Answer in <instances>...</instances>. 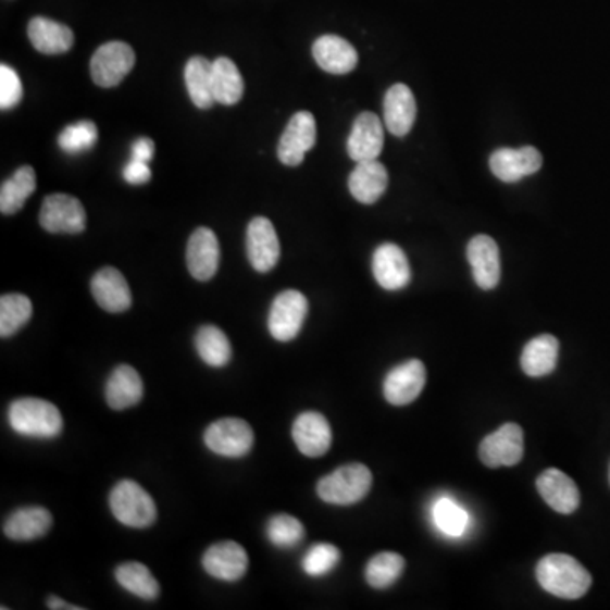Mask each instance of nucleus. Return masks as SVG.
<instances>
[{
	"instance_id": "37",
	"label": "nucleus",
	"mask_w": 610,
	"mask_h": 610,
	"mask_svg": "<svg viewBox=\"0 0 610 610\" xmlns=\"http://www.w3.org/2000/svg\"><path fill=\"white\" fill-rule=\"evenodd\" d=\"M99 139V130L92 121H78V123L70 124L60 133L58 138V147L62 148L65 153L78 154L89 151Z\"/></svg>"
},
{
	"instance_id": "30",
	"label": "nucleus",
	"mask_w": 610,
	"mask_h": 610,
	"mask_svg": "<svg viewBox=\"0 0 610 610\" xmlns=\"http://www.w3.org/2000/svg\"><path fill=\"white\" fill-rule=\"evenodd\" d=\"M185 85L188 96L199 109H211L214 104L212 90V63L208 58L192 57L185 65Z\"/></svg>"
},
{
	"instance_id": "27",
	"label": "nucleus",
	"mask_w": 610,
	"mask_h": 610,
	"mask_svg": "<svg viewBox=\"0 0 610 610\" xmlns=\"http://www.w3.org/2000/svg\"><path fill=\"white\" fill-rule=\"evenodd\" d=\"M145 388L139 373L133 366L120 365L105 384V400L114 411H126L142 399Z\"/></svg>"
},
{
	"instance_id": "31",
	"label": "nucleus",
	"mask_w": 610,
	"mask_h": 610,
	"mask_svg": "<svg viewBox=\"0 0 610 610\" xmlns=\"http://www.w3.org/2000/svg\"><path fill=\"white\" fill-rule=\"evenodd\" d=\"M115 580L124 590L136 595L139 599L151 602V600H157L160 595V584L153 573L138 561H126V563L120 564L115 569Z\"/></svg>"
},
{
	"instance_id": "32",
	"label": "nucleus",
	"mask_w": 610,
	"mask_h": 610,
	"mask_svg": "<svg viewBox=\"0 0 610 610\" xmlns=\"http://www.w3.org/2000/svg\"><path fill=\"white\" fill-rule=\"evenodd\" d=\"M35 190V170L29 165L21 166L0 188V212L5 215L16 214Z\"/></svg>"
},
{
	"instance_id": "11",
	"label": "nucleus",
	"mask_w": 610,
	"mask_h": 610,
	"mask_svg": "<svg viewBox=\"0 0 610 610\" xmlns=\"http://www.w3.org/2000/svg\"><path fill=\"white\" fill-rule=\"evenodd\" d=\"M246 250H248V260L257 272L269 273L277 266L281 260V239L272 221L266 217H254L248 224Z\"/></svg>"
},
{
	"instance_id": "26",
	"label": "nucleus",
	"mask_w": 610,
	"mask_h": 610,
	"mask_svg": "<svg viewBox=\"0 0 610 610\" xmlns=\"http://www.w3.org/2000/svg\"><path fill=\"white\" fill-rule=\"evenodd\" d=\"M27 36L33 47L45 54L66 53L74 47V32L65 24L48 20V17H35L27 26Z\"/></svg>"
},
{
	"instance_id": "25",
	"label": "nucleus",
	"mask_w": 610,
	"mask_h": 610,
	"mask_svg": "<svg viewBox=\"0 0 610 610\" xmlns=\"http://www.w3.org/2000/svg\"><path fill=\"white\" fill-rule=\"evenodd\" d=\"M351 196L358 202L375 203L376 200L384 196L388 187V172L378 160H369V162H360L351 172L350 180H348Z\"/></svg>"
},
{
	"instance_id": "16",
	"label": "nucleus",
	"mask_w": 610,
	"mask_h": 610,
	"mask_svg": "<svg viewBox=\"0 0 610 610\" xmlns=\"http://www.w3.org/2000/svg\"><path fill=\"white\" fill-rule=\"evenodd\" d=\"M373 275L382 288L396 292L402 290L411 282V265L402 248L394 242L378 246L372 260Z\"/></svg>"
},
{
	"instance_id": "39",
	"label": "nucleus",
	"mask_w": 610,
	"mask_h": 610,
	"mask_svg": "<svg viewBox=\"0 0 610 610\" xmlns=\"http://www.w3.org/2000/svg\"><path fill=\"white\" fill-rule=\"evenodd\" d=\"M341 560V553L336 546L327 545V543H319L309 549L302 560V570L312 578L327 575L338 567Z\"/></svg>"
},
{
	"instance_id": "43",
	"label": "nucleus",
	"mask_w": 610,
	"mask_h": 610,
	"mask_svg": "<svg viewBox=\"0 0 610 610\" xmlns=\"http://www.w3.org/2000/svg\"><path fill=\"white\" fill-rule=\"evenodd\" d=\"M48 609L51 610H80L82 607L72 606V603L65 602V600L58 599V597H50L47 600Z\"/></svg>"
},
{
	"instance_id": "20",
	"label": "nucleus",
	"mask_w": 610,
	"mask_h": 610,
	"mask_svg": "<svg viewBox=\"0 0 610 610\" xmlns=\"http://www.w3.org/2000/svg\"><path fill=\"white\" fill-rule=\"evenodd\" d=\"M94 299L100 309L111 314L126 312L133 303L130 288L120 270L105 266L94 275L90 282Z\"/></svg>"
},
{
	"instance_id": "23",
	"label": "nucleus",
	"mask_w": 610,
	"mask_h": 610,
	"mask_svg": "<svg viewBox=\"0 0 610 610\" xmlns=\"http://www.w3.org/2000/svg\"><path fill=\"white\" fill-rule=\"evenodd\" d=\"M312 54L315 63L327 74H350L358 65V51L350 41L339 36L326 35L315 39Z\"/></svg>"
},
{
	"instance_id": "19",
	"label": "nucleus",
	"mask_w": 610,
	"mask_h": 610,
	"mask_svg": "<svg viewBox=\"0 0 610 610\" xmlns=\"http://www.w3.org/2000/svg\"><path fill=\"white\" fill-rule=\"evenodd\" d=\"M292 438L300 453L309 458H319L329 451L333 431L323 414L302 412L294 421Z\"/></svg>"
},
{
	"instance_id": "41",
	"label": "nucleus",
	"mask_w": 610,
	"mask_h": 610,
	"mask_svg": "<svg viewBox=\"0 0 610 610\" xmlns=\"http://www.w3.org/2000/svg\"><path fill=\"white\" fill-rule=\"evenodd\" d=\"M124 180L130 185H142L148 184L151 180V170L147 162H139V160H133L124 166Z\"/></svg>"
},
{
	"instance_id": "22",
	"label": "nucleus",
	"mask_w": 610,
	"mask_h": 610,
	"mask_svg": "<svg viewBox=\"0 0 610 610\" xmlns=\"http://www.w3.org/2000/svg\"><path fill=\"white\" fill-rule=\"evenodd\" d=\"M418 104L412 90L406 84L391 85L385 94L384 120L391 135L402 138L414 126Z\"/></svg>"
},
{
	"instance_id": "42",
	"label": "nucleus",
	"mask_w": 610,
	"mask_h": 610,
	"mask_svg": "<svg viewBox=\"0 0 610 610\" xmlns=\"http://www.w3.org/2000/svg\"><path fill=\"white\" fill-rule=\"evenodd\" d=\"M154 154V142L150 138H139L130 147V158L139 162H150Z\"/></svg>"
},
{
	"instance_id": "40",
	"label": "nucleus",
	"mask_w": 610,
	"mask_h": 610,
	"mask_svg": "<svg viewBox=\"0 0 610 610\" xmlns=\"http://www.w3.org/2000/svg\"><path fill=\"white\" fill-rule=\"evenodd\" d=\"M23 99V84L14 69L2 63L0 65V109L9 111L16 108Z\"/></svg>"
},
{
	"instance_id": "9",
	"label": "nucleus",
	"mask_w": 610,
	"mask_h": 610,
	"mask_svg": "<svg viewBox=\"0 0 610 610\" xmlns=\"http://www.w3.org/2000/svg\"><path fill=\"white\" fill-rule=\"evenodd\" d=\"M482 463L488 469L515 466L524 457V433L515 423L503 424L481 443Z\"/></svg>"
},
{
	"instance_id": "3",
	"label": "nucleus",
	"mask_w": 610,
	"mask_h": 610,
	"mask_svg": "<svg viewBox=\"0 0 610 610\" xmlns=\"http://www.w3.org/2000/svg\"><path fill=\"white\" fill-rule=\"evenodd\" d=\"M372 484L369 466L361 463L345 464L319 481L318 496L333 506H353L369 496Z\"/></svg>"
},
{
	"instance_id": "29",
	"label": "nucleus",
	"mask_w": 610,
	"mask_h": 610,
	"mask_svg": "<svg viewBox=\"0 0 610 610\" xmlns=\"http://www.w3.org/2000/svg\"><path fill=\"white\" fill-rule=\"evenodd\" d=\"M212 90L215 102L220 104L235 105L241 100L245 82L238 66L229 58L221 57L212 62Z\"/></svg>"
},
{
	"instance_id": "34",
	"label": "nucleus",
	"mask_w": 610,
	"mask_h": 610,
	"mask_svg": "<svg viewBox=\"0 0 610 610\" xmlns=\"http://www.w3.org/2000/svg\"><path fill=\"white\" fill-rule=\"evenodd\" d=\"M33 315V303L23 294H4L0 297V336L11 338L20 333Z\"/></svg>"
},
{
	"instance_id": "8",
	"label": "nucleus",
	"mask_w": 610,
	"mask_h": 610,
	"mask_svg": "<svg viewBox=\"0 0 610 610\" xmlns=\"http://www.w3.org/2000/svg\"><path fill=\"white\" fill-rule=\"evenodd\" d=\"M136 63L135 50L123 41H109L97 48L90 62V75L99 87H117Z\"/></svg>"
},
{
	"instance_id": "18",
	"label": "nucleus",
	"mask_w": 610,
	"mask_h": 610,
	"mask_svg": "<svg viewBox=\"0 0 610 610\" xmlns=\"http://www.w3.org/2000/svg\"><path fill=\"white\" fill-rule=\"evenodd\" d=\"M475 284L482 290H494L500 282V251L496 239L487 235L472 238L466 248Z\"/></svg>"
},
{
	"instance_id": "14",
	"label": "nucleus",
	"mask_w": 610,
	"mask_h": 610,
	"mask_svg": "<svg viewBox=\"0 0 610 610\" xmlns=\"http://www.w3.org/2000/svg\"><path fill=\"white\" fill-rule=\"evenodd\" d=\"M221 248L217 236L209 227L194 231L187 245V269L196 281L214 278L220 269Z\"/></svg>"
},
{
	"instance_id": "12",
	"label": "nucleus",
	"mask_w": 610,
	"mask_h": 610,
	"mask_svg": "<svg viewBox=\"0 0 610 610\" xmlns=\"http://www.w3.org/2000/svg\"><path fill=\"white\" fill-rule=\"evenodd\" d=\"M426 385V366L421 360H409L391 369L385 376L384 396L391 406L414 402Z\"/></svg>"
},
{
	"instance_id": "33",
	"label": "nucleus",
	"mask_w": 610,
	"mask_h": 610,
	"mask_svg": "<svg viewBox=\"0 0 610 610\" xmlns=\"http://www.w3.org/2000/svg\"><path fill=\"white\" fill-rule=\"evenodd\" d=\"M196 350L200 360L212 369L226 366L229 363L231 354H233L226 334L220 327L211 326V324L197 331Z\"/></svg>"
},
{
	"instance_id": "1",
	"label": "nucleus",
	"mask_w": 610,
	"mask_h": 610,
	"mask_svg": "<svg viewBox=\"0 0 610 610\" xmlns=\"http://www.w3.org/2000/svg\"><path fill=\"white\" fill-rule=\"evenodd\" d=\"M537 582L548 594L560 599H582L592 587V575L570 555L553 553L536 567Z\"/></svg>"
},
{
	"instance_id": "13",
	"label": "nucleus",
	"mask_w": 610,
	"mask_h": 610,
	"mask_svg": "<svg viewBox=\"0 0 610 610\" xmlns=\"http://www.w3.org/2000/svg\"><path fill=\"white\" fill-rule=\"evenodd\" d=\"M543 157L534 147L500 148L490 157V170L499 180L515 184L524 177L539 172Z\"/></svg>"
},
{
	"instance_id": "7",
	"label": "nucleus",
	"mask_w": 610,
	"mask_h": 610,
	"mask_svg": "<svg viewBox=\"0 0 610 610\" xmlns=\"http://www.w3.org/2000/svg\"><path fill=\"white\" fill-rule=\"evenodd\" d=\"M309 302L299 290H284L273 300L269 314V331L273 338L288 343L299 336L306 318Z\"/></svg>"
},
{
	"instance_id": "35",
	"label": "nucleus",
	"mask_w": 610,
	"mask_h": 610,
	"mask_svg": "<svg viewBox=\"0 0 610 610\" xmlns=\"http://www.w3.org/2000/svg\"><path fill=\"white\" fill-rule=\"evenodd\" d=\"M406 560L394 551L375 555L366 564L365 578L376 590L391 587L402 576Z\"/></svg>"
},
{
	"instance_id": "17",
	"label": "nucleus",
	"mask_w": 610,
	"mask_h": 610,
	"mask_svg": "<svg viewBox=\"0 0 610 610\" xmlns=\"http://www.w3.org/2000/svg\"><path fill=\"white\" fill-rule=\"evenodd\" d=\"M346 148L351 160L357 163L369 162L381 157L384 150V126L381 117L373 112H361L354 120Z\"/></svg>"
},
{
	"instance_id": "4",
	"label": "nucleus",
	"mask_w": 610,
	"mask_h": 610,
	"mask_svg": "<svg viewBox=\"0 0 610 610\" xmlns=\"http://www.w3.org/2000/svg\"><path fill=\"white\" fill-rule=\"evenodd\" d=\"M112 515L124 526L145 530L157 521V503L138 482L121 481L109 496Z\"/></svg>"
},
{
	"instance_id": "38",
	"label": "nucleus",
	"mask_w": 610,
	"mask_h": 610,
	"mask_svg": "<svg viewBox=\"0 0 610 610\" xmlns=\"http://www.w3.org/2000/svg\"><path fill=\"white\" fill-rule=\"evenodd\" d=\"M433 518L439 531L449 537H460L469 527V514L453 500L439 499L434 506Z\"/></svg>"
},
{
	"instance_id": "15",
	"label": "nucleus",
	"mask_w": 610,
	"mask_h": 610,
	"mask_svg": "<svg viewBox=\"0 0 610 610\" xmlns=\"http://www.w3.org/2000/svg\"><path fill=\"white\" fill-rule=\"evenodd\" d=\"M250 558L246 549L235 541H223L212 545L203 553L202 567L209 575L223 582H238L248 572Z\"/></svg>"
},
{
	"instance_id": "24",
	"label": "nucleus",
	"mask_w": 610,
	"mask_h": 610,
	"mask_svg": "<svg viewBox=\"0 0 610 610\" xmlns=\"http://www.w3.org/2000/svg\"><path fill=\"white\" fill-rule=\"evenodd\" d=\"M53 526V515L45 507H21L5 519V536L12 541H35L47 536Z\"/></svg>"
},
{
	"instance_id": "2",
	"label": "nucleus",
	"mask_w": 610,
	"mask_h": 610,
	"mask_svg": "<svg viewBox=\"0 0 610 610\" xmlns=\"http://www.w3.org/2000/svg\"><path fill=\"white\" fill-rule=\"evenodd\" d=\"M9 424L24 438L54 439L62 434L63 418L54 403L24 397L9 406Z\"/></svg>"
},
{
	"instance_id": "10",
	"label": "nucleus",
	"mask_w": 610,
	"mask_h": 610,
	"mask_svg": "<svg viewBox=\"0 0 610 610\" xmlns=\"http://www.w3.org/2000/svg\"><path fill=\"white\" fill-rule=\"evenodd\" d=\"M318 138L314 115L300 111L288 121L278 142V160L287 166H299L306 153L312 150Z\"/></svg>"
},
{
	"instance_id": "28",
	"label": "nucleus",
	"mask_w": 610,
	"mask_h": 610,
	"mask_svg": "<svg viewBox=\"0 0 610 610\" xmlns=\"http://www.w3.org/2000/svg\"><path fill=\"white\" fill-rule=\"evenodd\" d=\"M560 343L551 334L531 339L522 350L521 366L530 376H545L557 369Z\"/></svg>"
},
{
	"instance_id": "21",
	"label": "nucleus",
	"mask_w": 610,
	"mask_h": 610,
	"mask_svg": "<svg viewBox=\"0 0 610 610\" xmlns=\"http://www.w3.org/2000/svg\"><path fill=\"white\" fill-rule=\"evenodd\" d=\"M537 490L543 500L560 514H573L580 506V490L567 473L548 469L537 476Z\"/></svg>"
},
{
	"instance_id": "6",
	"label": "nucleus",
	"mask_w": 610,
	"mask_h": 610,
	"mask_svg": "<svg viewBox=\"0 0 610 610\" xmlns=\"http://www.w3.org/2000/svg\"><path fill=\"white\" fill-rule=\"evenodd\" d=\"M203 443L220 457L242 458L253 449L254 433L242 419L224 418L206 430Z\"/></svg>"
},
{
	"instance_id": "5",
	"label": "nucleus",
	"mask_w": 610,
	"mask_h": 610,
	"mask_svg": "<svg viewBox=\"0 0 610 610\" xmlns=\"http://www.w3.org/2000/svg\"><path fill=\"white\" fill-rule=\"evenodd\" d=\"M39 224L51 235H78L87 227V212L75 197L51 194L42 200Z\"/></svg>"
},
{
	"instance_id": "36",
	"label": "nucleus",
	"mask_w": 610,
	"mask_h": 610,
	"mask_svg": "<svg viewBox=\"0 0 610 610\" xmlns=\"http://www.w3.org/2000/svg\"><path fill=\"white\" fill-rule=\"evenodd\" d=\"M306 527L294 515L277 514L266 524V537L273 546L282 549H292L302 543Z\"/></svg>"
}]
</instances>
